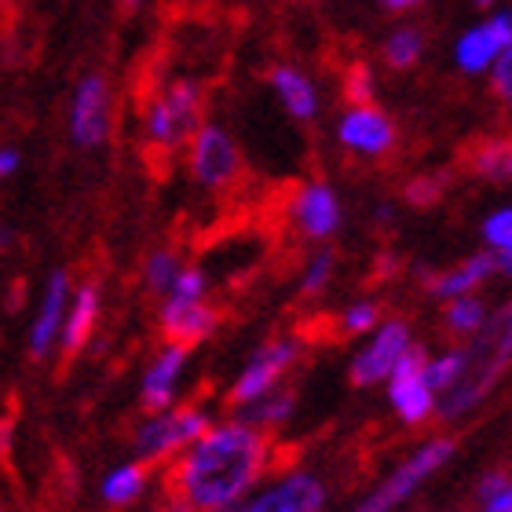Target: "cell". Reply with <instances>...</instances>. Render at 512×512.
Returning a JSON list of instances; mask_svg holds the SVG:
<instances>
[{"label": "cell", "instance_id": "12", "mask_svg": "<svg viewBox=\"0 0 512 512\" xmlns=\"http://www.w3.org/2000/svg\"><path fill=\"white\" fill-rule=\"evenodd\" d=\"M322 505H326V483L311 472H293L242 512H322Z\"/></svg>", "mask_w": 512, "mask_h": 512}, {"label": "cell", "instance_id": "13", "mask_svg": "<svg viewBox=\"0 0 512 512\" xmlns=\"http://www.w3.org/2000/svg\"><path fill=\"white\" fill-rule=\"evenodd\" d=\"M216 322H220V311L209 308L205 297L202 300H165V308H161V333L169 337V344H183V348L205 341V337L216 330Z\"/></svg>", "mask_w": 512, "mask_h": 512}, {"label": "cell", "instance_id": "6", "mask_svg": "<svg viewBox=\"0 0 512 512\" xmlns=\"http://www.w3.org/2000/svg\"><path fill=\"white\" fill-rule=\"evenodd\" d=\"M205 428H209V417L198 406H176L169 414L154 410V417L139 428L136 447L147 461H161L169 458V454H176V450H183L187 443H194Z\"/></svg>", "mask_w": 512, "mask_h": 512}, {"label": "cell", "instance_id": "18", "mask_svg": "<svg viewBox=\"0 0 512 512\" xmlns=\"http://www.w3.org/2000/svg\"><path fill=\"white\" fill-rule=\"evenodd\" d=\"M502 264H498V253H480V256H469L465 264H458L454 271H443V275L432 278V293L443 300L450 297H461V293H476V286H483L491 275H498Z\"/></svg>", "mask_w": 512, "mask_h": 512}, {"label": "cell", "instance_id": "16", "mask_svg": "<svg viewBox=\"0 0 512 512\" xmlns=\"http://www.w3.org/2000/svg\"><path fill=\"white\" fill-rule=\"evenodd\" d=\"M183 366H187V348L183 344H169L165 352L150 363L147 377H143V410H165L176 395V381H180Z\"/></svg>", "mask_w": 512, "mask_h": 512}, {"label": "cell", "instance_id": "20", "mask_svg": "<svg viewBox=\"0 0 512 512\" xmlns=\"http://www.w3.org/2000/svg\"><path fill=\"white\" fill-rule=\"evenodd\" d=\"M242 417L238 421H246V425H256V428H271V425H282L289 414H293V392H264L256 395L253 403H242L238 406Z\"/></svg>", "mask_w": 512, "mask_h": 512}, {"label": "cell", "instance_id": "8", "mask_svg": "<svg viewBox=\"0 0 512 512\" xmlns=\"http://www.w3.org/2000/svg\"><path fill=\"white\" fill-rule=\"evenodd\" d=\"M70 132L74 143L81 147H96L110 132V88L99 74L85 77L77 85L74 107H70Z\"/></svg>", "mask_w": 512, "mask_h": 512}, {"label": "cell", "instance_id": "15", "mask_svg": "<svg viewBox=\"0 0 512 512\" xmlns=\"http://www.w3.org/2000/svg\"><path fill=\"white\" fill-rule=\"evenodd\" d=\"M66 297H70V275H66V271H55V275L48 278L41 311H37L33 330H30L33 359H44V355L52 352V344H55V337H59V326H63V315H66Z\"/></svg>", "mask_w": 512, "mask_h": 512}, {"label": "cell", "instance_id": "28", "mask_svg": "<svg viewBox=\"0 0 512 512\" xmlns=\"http://www.w3.org/2000/svg\"><path fill=\"white\" fill-rule=\"evenodd\" d=\"M205 289H209V282L198 267H180V275L172 278L169 286V300H202Z\"/></svg>", "mask_w": 512, "mask_h": 512}, {"label": "cell", "instance_id": "14", "mask_svg": "<svg viewBox=\"0 0 512 512\" xmlns=\"http://www.w3.org/2000/svg\"><path fill=\"white\" fill-rule=\"evenodd\" d=\"M293 220L308 238H330L341 227V202L333 187L326 183H308L293 198Z\"/></svg>", "mask_w": 512, "mask_h": 512}, {"label": "cell", "instance_id": "3", "mask_svg": "<svg viewBox=\"0 0 512 512\" xmlns=\"http://www.w3.org/2000/svg\"><path fill=\"white\" fill-rule=\"evenodd\" d=\"M450 454H454V443H450V439H428L425 447L417 450V454H410V458H406L403 465H399V469H395L392 476H388V480H384L355 512H392V509H399V505H403L406 498H410V494L428 480V476H436V472L447 465Z\"/></svg>", "mask_w": 512, "mask_h": 512}, {"label": "cell", "instance_id": "9", "mask_svg": "<svg viewBox=\"0 0 512 512\" xmlns=\"http://www.w3.org/2000/svg\"><path fill=\"white\" fill-rule=\"evenodd\" d=\"M512 44V15H494V19L472 26L458 37V48H454V59L465 74H483L491 70V63Z\"/></svg>", "mask_w": 512, "mask_h": 512}, {"label": "cell", "instance_id": "24", "mask_svg": "<svg viewBox=\"0 0 512 512\" xmlns=\"http://www.w3.org/2000/svg\"><path fill=\"white\" fill-rule=\"evenodd\" d=\"M421 52H425V33L414 30V26H403L384 44V63L392 66V70H410L421 59Z\"/></svg>", "mask_w": 512, "mask_h": 512}, {"label": "cell", "instance_id": "11", "mask_svg": "<svg viewBox=\"0 0 512 512\" xmlns=\"http://www.w3.org/2000/svg\"><path fill=\"white\" fill-rule=\"evenodd\" d=\"M337 139H341L352 154L381 158V154L392 150L395 128L377 107H370V103H355V107L341 118V125H337Z\"/></svg>", "mask_w": 512, "mask_h": 512}, {"label": "cell", "instance_id": "32", "mask_svg": "<svg viewBox=\"0 0 512 512\" xmlns=\"http://www.w3.org/2000/svg\"><path fill=\"white\" fill-rule=\"evenodd\" d=\"M344 92H348V99L355 103H370L374 99V74H370V66L366 63H355L352 70H348V85H344Z\"/></svg>", "mask_w": 512, "mask_h": 512}, {"label": "cell", "instance_id": "4", "mask_svg": "<svg viewBox=\"0 0 512 512\" xmlns=\"http://www.w3.org/2000/svg\"><path fill=\"white\" fill-rule=\"evenodd\" d=\"M425 348H406L399 355V363L392 366V374L384 377L388 381V399H392V410L399 414V421L406 425H425L432 410H436V392L432 384L425 381Z\"/></svg>", "mask_w": 512, "mask_h": 512}, {"label": "cell", "instance_id": "17", "mask_svg": "<svg viewBox=\"0 0 512 512\" xmlns=\"http://www.w3.org/2000/svg\"><path fill=\"white\" fill-rule=\"evenodd\" d=\"M96 322H99V289L88 282V286L77 289L74 304L66 311V322L59 326L63 330V363H70L85 348L92 330H96Z\"/></svg>", "mask_w": 512, "mask_h": 512}, {"label": "cell", "instance_id": "37", "mask_svg": "<svg viewBox=\"0 0 512 512\" xmlns=\"http://www.w3.org/2000/svg\"><path fill=\"white\" fill-rule=\"evenodd\" d=\"M417 4H425V0H381L384 11H410V8H417Z\"/></svg>", "mask_w": 512, "mask_h": 512}, {"label": "cell", "instance_id": "19", "mask_svg": "<svg viewBox=\"0 0 512 512\" xmlns=\"http://www.w3.org/2000/svg\"><path fill=\"white\" fill-rule=\"evenodd\" d=\"M271 85H275L282 107H286L293 118L297 121L315 118V110H319V96H315V85H311L300 70H293V66H275V70H271Z\"/></svg>", "mask_w": 512, "mask_h": 512}, {"label": "cell", "instance_id": "34", "mask_svg": "<svg viewBox=\"0 0 512 512\" xmlns=\"http://www.w3.org/2000/svg\"><path fill=\"white\" fill-rule=\"evenodd\" d=\"M502 487H512L509 483V472H487L480 483H476V498H487V494H494V491H502Z\"/></svg>", "mask_w": 512, "mask_h": 512}, {"label": "cell", "instance_id": "30", "mask_svg": "<svg viewBox=\"0 0 512 512\" xmlns=\"http://www.w3.org/2000/svg\"><path fill=\"white\" fill-rule=\"evenodd\" d=\"M330 278H333V253H319L308 264L304 278H300V293L315 297V293H322V289L330 286Z\"/></svg>", "mask_w": 512, "mask_h": 512}, {"label": "cell", "instance_id": "33", "mask_svg": "<svg viewBox=\"0 0 512 512\" xmlns=\"http://www.w3.org/2000/svg\"><path fill=\"white\" fill-rule=\"evenodd\" d=\"M491 70H494V81H491V85H494V96L509 103V92H512V52H509V48H505V52L498 55V59H494Z\"/></svg>", "mask_w": 512, "mask_h": 512}, {"label": "cell", "instance_id": "38", "mask_svg": "<svg viewBox=\"0 0 512 512\" xmlns=\"http://www.w3.org/2000/svg\"><path fill=\"white\" fill-rule=\"evenodd\" d=\"M139 4H143V0H121V11H125V15H132V11H136Z\"/></svg>", "mask_w": 512, "mask_h": 512}, {"label": "cell", "instance_id": "2", "mask_svg": "<svg viewBox=\"0 0 512 512\" xmlns=\"http://www.w3.org/2000/svg\"><path fill=\"white\" fill-rule=\"evenodd\" d=\"M202 103V88L191 85V81H176L172 88H165L147 107V118H143L150 147L172 150L180 147L183 139H191L194 128L202 125Z\"/></svg>", "mask_w": 512, "mask_h": 512}, {"label": "cell", "instance_id": "36", "mask_svg": "<svg viewBox=\"0 0 512 512\" xmlns=\"http://www.w3.org/2000/svg\"><path fill=\"white\" fill-rule=\"evenodd\" d=\"M15 169H19V150L4 147V150H0V180H4V176H11Z\"/></svg>", "mask_w": 512, "mask_h": 512}, {"label": "cell", "instance_id": "7", "mask_svg": "<svg viewBox=\"0 0 512 512\" xmlns=\"http://www.w3.org/2000/svg\"><path fill=\"white\" fill-rule=\"evenodd\" d=\"M374 330V341L352 359V384H359V388L384 381V377L392 374V366L399 363V355L410 348V326L406 322L388 319L381 326H374Z\"/></svg>", "mask_w": 512, "mask_h": 512}, {"label": "cell", "instance_id": "27", "mask_svg": "<svg viewBox=\"0 0 512 512\" xmlns=\"http://www.w3.org/2000/svg\"><path fill=\"white\" fill-rule=\"evenodd\" d=\"M483 238L494 253H509L512 249V209H494L487 220H483Z\"/></svg>", "mask_w": 512, "mask_h": 512}, {"label": "cell", "instance_id": "35", "mask_svg": "<svg viewBox=\"0 0 512 512\" xmlns=\"http://www.w3.org/2000/svg\"><path fill=\"white\" fill-rule=\"evenodd\" d=\"M483 502V512H512V487H502V491L487 494L480 498Z\"/></svg>", "mask_w": 512, "mask_h": 512}, {"label": "cell", "instance_id": "25", "mask_svg": "<svg viewBox=\"0 0 512 512\" xmlns=\"http://www.w3.org/2000/svg\"><path fill=\"white\" fill-rule=\"evenodd\" d=\"M465 366H469V352H447L439 359H425V381L432 384V392H443L465 374Z\"/></svg>", "mask_w": 512, "mask_h": 512}, {"label": "cell", "instance_id": "26", "mask_svg": "<svg viewBox=\"0 0 512 512\" xmlns=\"http://www.w3.org/2000/svg\"><path fill=\"white\" fill-rule=\"evenodd\" d=\"M176 275H180V260H176L172 249H158V253L147 256V267H143V282H147V289H154V293H169L172 278Z\"/></svg>", "mask_w": 512, "mask_h": 512}, {"label": "cell", "instance_id": "10", "mask_svg": "<svg viewBox=\"0 0 512 512\" xmlns=\"http://www.w3.org/2000/svg\"><path fill=\"white\" fill-rule=\"evenodd\" d=\"M293 363H297V344H293V341L267 344L264 352L256 355L253 363L242 370V377H238L235 388H231V395H227V403H231V406L253 403L256 395L271 392V388L282 381V374H286Z\"/></svg>", "mask_w": 512, "mask_h": 512}, {"label": "cell", "instance_id": "29", "mask_svg": "<svg viewBox=\"0 0 512 512\" xmlns=\"http://www.w3.org/2000/svg\"><path fill=\"white\" fill-rule=\"evenodd\" d=\"M377 322H381V308H377L374 300H359V304H352V308L341 315V330L366 333V330H374Z\"/></svg>", "mask_w": 512, "mask_h": 512}, {"label": "cell", "instance_id": "23", "mask_svg": "<svg viewBox=\"0 0 512 512\" xmlns=\"http://www.w3.org/2000/svg\"><path fill=\"white\" fill-rule=\"evenodd\" d=\"M483 322H487V308H483L480 297H472V293L450 297V304H447V330L450 333H458V337H476Z\"/></svg>", "mask_w": 512, "mask_h": 512}, {"label": "cell", "instance_id": "21", "mask_svg": "<svg viewBox=\"0 0 512 512\" xmlns=\"http://www.w3.org/2000/svg\"><path fill=\"white\" fill-rule=\"evenodd\" d=\"M469 165H472V172H476V176H483V180L505 183V180H509V172H512L509 139H483V143H476Z\"/></svg>", "mask_w": 512, "mask_h": 512}, {"label": "cell", "instance_id": "31", "mask_svg": "<svg viewBox=\"0 0 512 512\" xmlns=\"http://www.w3.org/2000/svg\"><path fill=\"white\" fill-rule=\"evenodd\" d=\"M443 187H447L443 176H421V180H414L406 187V202L421 205V209H425V205H436L439 198H443Z\"/></svg>", "mask_w": 512, "mask_h": 512}, {"label": "cell", "instance_id": "1", "mask_svg": "<svg viewBox=\"0 0 512 512\" xmlns=\"http://www.w3.org/2000/svg\"><path fill=\"white\" fill-rule=\"evenodd\" d=\"M271 458L264 428L246 421L205 428L202 436L183 447V458L172 472L176 502L194 512H220L242 505Z\"/></svg>", "mask_w": 512, "mask_h": 512}, {"label": "cell", "instance_id": "5", "mask_svg": "<svg viewBox=\"0 0 512 512\" xmlns=\"http://www.w3.org/2000/svg\"><path fill=\"white\" fill-rule=\"evenodd\" d=\"M191 172L209 191H224L242 176L238 143L220 125H198L191 136Z\"/></svg>", "mask_w": 512, "mask_h": 512}, {"label": "cell", "instance_id": "22", "mask_svg": "<svg viewBox=\"0 0 512 512\" xmlns=\"http://www.w3.org/2000/svg\"><path fill=\"white\" fill-rule=\"evenodd\" d=\"M147 491V469L143 465H121L103 480V498L110 505H128L136 502L139 494Z\"/></svg>", "mask_w": 512, "mask_h": 512}, {"label": "cell", "instance_id": "39", "mask_svg": "<svg viewBox=\"0 0 512 512\" xmlns=\"http://www.w3.org/2000/svg\"><path fill=\"white\" fill-rule=\"evenodd\" d=\"M472 4H480V8H494L498 0H472Z\"/></svg>", "mask_w": 512, "mask_h": 512}]
</instances>
